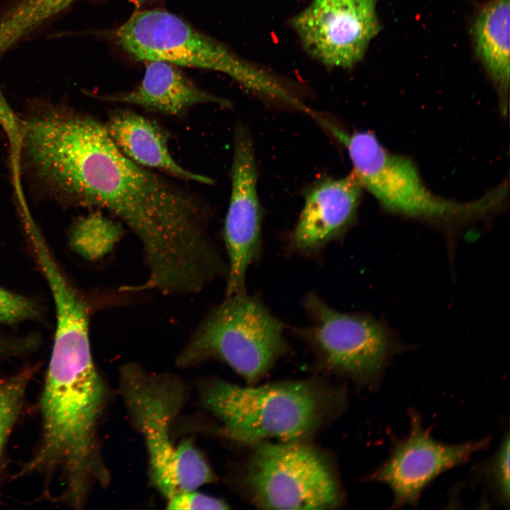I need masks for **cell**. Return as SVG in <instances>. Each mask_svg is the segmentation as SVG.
Returning a JSON list of instances; mask_svg holds the SVG:
<instances>
[{"instance_id": "1", "label": "cell", "mask_w": 510, "mask_h": 510, "mask_svg": "<svg viewBox=\"0 0 510 510\" xmlns=\"http://www.w3.org/2000/svg\"><path fill=\"white\" fill-rule=\"evenodd\" d=\"M26 155L33 180L50 196L106 210L139 238L149 271L140 290L188 294L220 267L203 204L127 157L96 119L67 108L50 111L33 127Z\"/></svg>"}, {"instance_id": "2", "label": "cell", "mask_w": 510, "mask_h": 510, "mask_svg": "<svg viewBox=\"0 0 510 510\" xmlns=\"http://www.w3.org/2000/svg\"><path fill=\"white\" fill-rule=\"evenodd\" d=\"M327 130L346 148L352 173L363 188L390 212L435 222H464L488 215L504 198V186L468 202L442 198L426 186L411 159L387 150L371 132L348 134L334 123Z\"/></svg>"}, {"instance_id": "3", "label": "cell", "mask_w": 510, "mask_h": 510, "mask_svg": "<svg viewBox=\"0 0 510 510\" xmlns=\"http://www.w3.org/2000/svg\"><path fill=\"white\" fill-rule=\"evenodd\" d=\"M204 407L222 424L228 438L259 443L275 438L298 442L323 419L327 397L312 382H284L242 387L212 380L201 390Z\"/></svg>"}, {"instance_id": "4", "label": "cell", "mask_w": 510, "mask_h": 510, "mask_svg": "<svg viewBox=\"0 0 510 510\" xmlns=\"http://www.w3.org/2000/svg\"><path fill=\"white\" fill-rule=\"evenodd\" d=\"M115 35L118 45L137 60L163 61L220 72L267 100L287 106L295 102V95L271 74L244 61L166 11L137 12L117 29Z\"/></svg>"}, {"instance_id": "5", "label": "cell", "mask_w": 510, "mask_h": 510, "mask_svg": "<svg viewBox=\"0 0 510 510\" xmlns=\"http://www.w3.org/2000/svg\"><path fill=\"white\" fill-rule=\"evenodd\" d=\"M288 351L284 324L259 295L244 292L226 296L208 314L178 363L188 366L218 358L248 382H255Z\"/></svg>"}, {"instance_id": "6", "label": "cell", "mask_w": 510, "mask_h": 510, "mask_svg": "<svg viewBox=\"0 0 510 510\" xmlns=\"http://www.w3.org/2000/svg\"><path fill=\"white\" fill-rule=\"evenodd\" d=\"M122 388L128 408L144 436L155 487L167 499L214 480L203 455L186 440L174 446L170 424L178 407L176 390L164 380L131 366L123 368Z\"/></svg>"}, {"instance_id": "7", "label": "cell", "mask_w": 510, "mask_h": 510, "mask_svg": "<svg viewBox=\"0 0 510 510\" xmlns=\"http://www.w3.org/2000/svg\"><path fill=\"white\" fill-rule=\"evenodd\" d=\"M245 481L261 509H328L340 501L338 484L327 460L298 442L259 443Z\"/></svg>"}, {"instance_id": "8", "label": "cell", "mask_w": 510, "mask_h": 510, "mask_svg": "<svg viewBox=\"0 0 510 510\" xmlns=\"http://www.w3.org/2000/svg\"><path fill=\"white\" fill-rule=\"evenodd\" d=\"M303 306L310 323L294 333L329 368L362 384L378 383L393 351L388 330L367 316L333 309L314 292L305 295Z\"/></svg>"}, {"instance_id": "9", "label": "cell", "mask_w": 510, "mask_h": 510, "mask_svg": "<svg viewBox=\"0 0 510 510\" xmlns=\"http://www.w3.org/2000/svg\"><path fill=\"white\" fill-rule=\"evenodd\" d=\"M291 23L313 58L346 69L362 60L380 29L376 0H312Z\"/></svg>"}, {"instance_id": "10", "label": "cell", "mask_w": 510, "mask_h": 510, "mask_svg": "<svg viewBox=\"0 0 510 510\" xmlns=\"http://www.w3.org/2000/svg\"><path fill=\"white\" fill-rule=\"evenodd\" d=\"M409 416L408 434L395 444L390 456L369 477L370 480L383 483L391 489L393 509L416 506L423 490L436 477L467 463L490 443V438L487 437L446 444L435 440L424 429L417 412L409 410Z\"/></svg>"}, {"instance_id": "11", "label": "cell", "mask_w": 510, "mask_h": 510, "mask_svg": "<svg viewBox=\"0 0 510 510\" xmlns=\"http://www.w3.org/2000/svg\"><path fill=\"white\" fill-rule=\"evenodd\" d=\"M257 182L251 137L244 126L238 125L234 140L231 193L224 226L228 256L226 296L246 292L248 269L260 258L262 210Z\"/></svg>"}, {"instance_id": "12", "label": "cell", "mask_w": 510, "mask_h": 510, "mask_svg": "<svg viewBox=\"0 0 510 510\" xmlns=\"http://www.w3.org/2000/svg\"><path fill=\"white\" fill-rule=\"evenodd\" d=\"M363 187L351 174L327 178L307 192L304 206L289 239V249L316 256L341 239L356 220Z\"/></svg>"}, {"instance_id": "13", "label": "cell", "mask_w": 510, "mask_h": 510, "mask_svg": "<svg viewBox=\"0 0 510 510\" xmlns=\"http://www.w3.org/2000/svg\"><path fill=\"white\" fill-rule=\"evenodd\" d=\"M115 103H128L169 115H180L196 105L212 103L228 108L227 99L196 85L173 64L157 60L145 62L140 84L134 89L101 97Z\"/></svg>"}, {"instance_id": "14", "label": "cell", "mask_w": 510, "mask_h": 510, "mask_svg": "<svg viewBox=\"0 0 510 510\" xmlns=\"http://www.w3.org/2000/svg\"><path fill=\"white\" fill-rule=\"evenodd\" d=\"M104 126L117 147L135 163L184 181L213 182L210 177L177 163L169 150L164 132L149 118L132 110H119L109 116Z\"/></svg>"}, {"instance_id": "15", "label": "cell", "mask_w": 510, "mask_h": 510, "mask_svg": "<svg viewBox=\"0 0 510 510\" xmlns=\"http://www.w3.org/2000/svg\"><path fill=\"white\" fill-rule=\"evenodd\" d=\"M509 0H490L473 26L477 57L499 92L504 113L508 108L510 75Z\"/></svg>"}, {"instance_id": "16", "label": "cell", "mask_w": 510, "mask_h": 510, "mask_svg": "<svg viewBox=\"0 0 510 510\" xmlns=\"http://www.w3.org/2000/svg\"><path fill=\"white\" fill-rule=\"evenodd\" d=\"M121 234L117 222L94 212L76 220L69 232V244L80 256L93 261L106 254Z\"/></svg>"}, {"instance_id": "17", "label": "cell", "mask_w": 510, "mask_h": 510, "mask_svg": "<svg viewBox=\"0 0 510 510\" xmlns=\"http://www.w3.org/2000/svg\"><path fill=\"white\" fill-rule=\"evenodd\" d=\"M35 370V366H28L12 375L0 379V494L6 444L21 414L26 391Z\"/></svg>"}, {"instance_id": "18", "label": "cell", "mask_w": 510, "mask_h": 510, "mask_svg": "<svg viewBox=\"0 0 510 510\" xmlns=\"http://www.w3.org/2000/svg\"><path fill=\"white\" fill-rule=\"evenodd\" d=\"M45 319V309L40 299L0 285V325L13 327Z\"/></svg>"}, {"instance_id": "19", "label": "cell", "mask_w": 510, "mask_h": 510, "mask_svg": "<svg viewBox=\"0 0 510 510\" xmlns=\"http://www.w3.org/2000/svg\"><path fill=\"white\" fill-rule=\"evenodd\" d=\"M509 435L503 437L493 456L480 468L487 487L501 504H509Z\"/></svg>"}, {"instance_id": "20", "label": "cell", "mask_w": 510, "mask_h": 510, "mask_svg": "<svg viewBox=\"0 0 510 510\" xmlns=\"http://www.w3.org/2000/svg\"><path fill=\"white\" fill-rule=\"evenodd\" d=\"M167 509L181 510L226 509L227 504L221 499L194 491L177 494L168 499Z\"/></svg>"}, {"instance_id": "21", "label": "cell", "mask_w": 510, "mask_h": 510, "mask_svg": "<svg viewBox=\"0 0 510 510\" xmlns=\"http://www.w3.org/2000/svg\"><path fill=\"white\" fill-rule=\"evenodd\" d=\"M20 350V341L16 334L0 325V364L15 360Z\"/></svg>"}, {"instance_id": "22", "label": "cell", "mask_w": 510, "mask_h": 510, "mask_svg": "<svg viewBox=\"0 0 510 510\" xmlns=\"http://www.w3.org/2000/svg\"><path fill=\"white\" fill-rule=\"evenodd\" d=\"M72 1H76V0H72ZM133 1H135V2H137V3H141V2H143V1H146V0H133Z\"/></svg>"}]
</instances>
